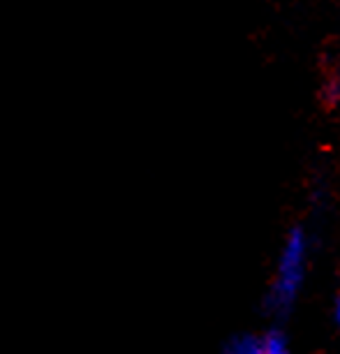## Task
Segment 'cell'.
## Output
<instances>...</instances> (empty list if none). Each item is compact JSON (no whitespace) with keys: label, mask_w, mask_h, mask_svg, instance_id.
<instances>
[{"label":"cell","mask_w":340,"mask_h":354,"mask_svg":"<svg viewBox=\"0 0 340 354\" xmlns=\"http://www.w3.org/2000/svg\"><path fill=\"white\" fill-rule=\"evenodd\" d=\"M308 252H310V239L303 227H294L280 250L276 276H273L271 290L266 294V308L273 315L283 317L292 310L296 304V297L303 287L305 269H308Z\"/></svg>","instance_id":"1"},{"label":"cell","mask_w":340,"mask_h":354,"mask_svg":"<svg viewBox=\"0 0 340 354\" xmlns=\"http://www.w3.org/2000/svg\"><path fill=\"white\" fill-rule=\"evenodd\" d=\"M324 100L331 104L340 102V65L331 72L329 82H326V86H324Z\"/></svg>","instance_id":"4"},{"label":"cell","mask_w":340,"mask_h":354,"mask_svg":"<svg viewBox=\"0 0 340 354\" xmlns=\"http://www.w3.org/2000/svg\"><path fill=\"white\" fill-rule=\"evenodd\" d=\"M333 317H336V324L340 326V294L336 299V306H333Z\"/></svg>","instance_id":"5"},{"label":"cell","mask_w":340,"mask_h":354,"mask_svg":"<svg viewBox=\"0 0 340 354\" xmlns=\"http://www.w3.org/2000/svg\"><path fill=\"white\" fill-rule=\"evenodd\" d=\"M220 354H264L262 338L252 336V333H238L227 340Z\"/></svg>","instance_id":"2"},{"label":"cell","mask_w":340,"mask_h":354,"mask_svg":"<svg viewBox=\"0 0 340 354\" xmlns=\"http://www.w3.org/2000/svg\"><path fill=\"white\" fill-rule=\"evenodd\" d=\"M262 347H264V354H290L287 338H285L280 331L266 333V336L262 338Z\"/></svg>","instance_id":"3"}]
</instances>
